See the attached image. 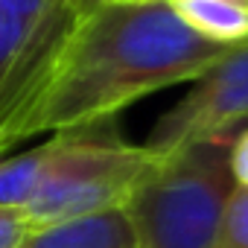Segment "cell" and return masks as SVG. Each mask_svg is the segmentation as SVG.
I'll use <instances>...</instances> for the list:
<instances>
[{"label": "cell", "instance_id": "obj_13", "mask_svg": "<svg viewBox=\"0 0 248 248\" xmlns=\"http://www.w3.org/2000/svg\"><path fill=\"white\" fill-rule=\"evenodd\" d=\"M245 3H248V0H245Z\"/></svg>", "mask_w": 248, "mask_h": 248}, {"label": "cell", "instance_id": "obj_7", "mask_svg": "<svg viewBox=\"0 0 248 248\" xmlns=\"http://www.w3.org/2000/svg\"><path fill=\"white\" fill-rule=\"evenodd\" d=\"M41 164H44V143L9 161H0V207H27V202L35 193Z\"/></svg>", "mask_w": 248, "mask_h": 248}, {"label": "cell", "instance_id": "obj_2", "mask_svg": "<svg viewBox=\"0 0 248 248\" xmlns=\"http://www.w3.org/2000/svg\"><path fill=\"white\" fill-rule=\"evenodd\" d=\"M158 155L126 143L114 120L53 135L44 143V164L27 216L35 228L126 207Z\"/></svg>", "mask_w": 248, "mask_h": 248}, {"label": "cell", "instance_id": "obj_6", "mask_svg": "<svg viewBox=\"0 0 248 248\" xmlns=\"http://www.w3.org/2000/svg\"><path fill=\"white\" fill-rule=\"evenodd\" d=\"M204 41L222 47L248 44V3L245 0H164Z\"/></svg>", "mask_w": 248, "mask_h": 248}, {"label": "cell", "instance_id": "obj_3", "mask_svg": "<svg viewBox=\"0 0 248 248\" xmlns=\"http://www.w3.org/2000/svg\"><path fill=\"white\" fill-rule=\"evenodd\" d=\"M228 140L190 143L158 155L126 210L140 248H210L225 202L233 190Z\"/></svg>", "mask_w": 248, "mask_h": 248}, {"label": "cell", "instance_id": "obj_8", "mask_svg": "<svg viewBox=\"0 0 248 248\" xmlns=\"http://www.w3.org/2000/svg\"><path fill=\"white\" fill-rule=\"evenodd\" d=\"M210 248H248V190H231Z\"/></svg>", "mask_w": 248, "mask_h": 248}, {"label": "cell", "instance_id": "obj_10", "mask_svg": "<svg viewBox=\"0 0 248 248\" xmlns=\"http://www.w3.org/2000/svg\"><path fill=\"white\" fill-rule=\"evenodd\" d=\"M228 172L233 187L248 190V126L242 132H236V138H231L228 146Z\"/></svg>", "mask_w": 248, "mask_h": 248}, {"label": "cell", "instance_id": "obj_5", "mask_svg": "<svg viewBox=\"0 0 248 248\" xmlns=\"http://www.w3.org/2000/svg\"><path fill=\"white\" fill-rule=\"evenodd\" d=\"M21 248H140V236L129 210L114 207L35 228Z\"/></svg>", "mask_w": 248, "mask_h": 248}, {"label": "cell", "instance_id": "obj_12", "mask_svg": "<svg viewBox=\"0 0 248 248\" xmlns=\"http://www.w3.org/2000/svg\"><path fill=\"white\" fill-rule=\"evenodd\" d=\"M117 3H149V0H117Z\"/></svg>", "mask_w": 248, "mask_h": 248}, {"label": "cell", "instance_id": "obj_9", "mask_svg": "<svg viewBox=\"0 0 248 248\" xmlns=\"http://www.w3.org/2000/svg\"><path fill=\"white\" fill-rule=\"evenodd\" d=\"M32 233V222L24 207H0V248H21Z\"/></svg>", "mask_w": 248, "mask_h": 248}, {"label": "cell", "instance_id": "obj_11", "mask_svg": "<svg viewBox=\"0 0 248 248\" xmlns=\"http://www.w3.org/2000/svg\"><path fill=\"white\" fill-rule=\"evenodd\" d=\"M0 3H3L6 9H12L24 21H44L53 12L64 9L70 0H0Z\"/></svg>", "mask_w": 248, "mask_h": 248}, {"label": "cell", "instance_id": "obj_1", "mask_svg": "<svg viewBox=\"0 0 248 248\" xmlns=\"http://www.w3.org/2000/svg\"><path fill=\"white\" fill-rule=\"evenodd\" d=\"M231 50L196 35L164 0H82L38 85L0 132V155L41 132L108 123L155 91L196 82Z\"/></svg>", "mask_w": 248, "mask_h": 248}, {"label": "cell", "instance_id": "obj_4", "mask_svg": "<svg viewBox=\"0 0 248 248\" xmlns=\"http://www.w3.org/2000/svg\"><path fill=\"white\" fill-rule=\"evenodd\" d=\"M248 126V44L233 47L210 70H204L193 91L167 111L149 140L143 143L155 155L184 149L204 140H228Z\"/></svg>", "mask_w": 248, "mask_h": 248}]
</instances>
